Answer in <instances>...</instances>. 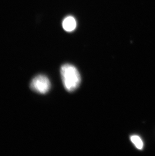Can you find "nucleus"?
I'll return each mask as SVG.
<instances>
[{
    "label": "nucleus",
    "instance_id": "4",
    "mask_svg": "<svg viewBox=\"0 0 155 156\" xmlns=\"http://www.w3.org/2000/svg\"><path fill=\"white\" fill-rule=\"evenodd\" d=\"M130 140L137 149L142 150L143 148V142L142 141V139H140L139 136L136 135L131 136Z\"/></svg>",
    "mask_w": 155,
    "mask_h": 156
},
{
    "label": "nucleus",
    "instance_id": "1",
    "mask_svg": "<svg viewBox=\"0 0 155 156\" xmlns=\"http://www.w3.org/2000/svg\"><path fill=\"white\" fill-rule=\"evenodd\" d=\"M60 74L63 84L67 91L75 90L80 84V74L73 65L69 64L63 65L60 68Z\"/></svg>",
    "mask_w": 155,
    "mask_h": 156
},
{
    "label": "nucleus",
    "instance_id": "2",
    "mask_svg": "<svg viewBox=\"0 0 155 156\" xmlns=\"http://www.w3.org/2000/svg\"><path fill=\"white\" fill-rule=\"evenodd\" d=\"M30 87L35 92L45 94L50 90V83L49 79L45 75H37L31 81Z\"/></svg>",
    "mask_w": 155,
    "mask_h": 156
},
{
    "label": "nucleus",
    "instance_id": "3",
    "mask_svg": "<svg viewBox=\"0 0 155 156\" xmlns=\"http://www.w3.org/2000/svg\"><path fill=\"white\" fill-rule=\"evenodd\" d=\"M63 28L67 31H72L75 30L76 27V21L75 18L72 16H68L63 21Z\"/></svg>",
    "mask_w": 155,
    "mask_h": 156
}]
</instances>
